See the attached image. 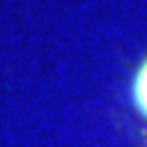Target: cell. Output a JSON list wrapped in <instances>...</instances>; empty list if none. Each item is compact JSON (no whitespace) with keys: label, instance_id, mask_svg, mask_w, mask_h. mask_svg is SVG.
<instances>
[{"label":"cell","instance_id":"6da1fadb","mask_svg":"<svg viewBox=\"0 0 147 147\" xmlns=\"http://www.w3.org/2000/svg\"><path fill=\"white\" fill-rule=\"evenodd\" d=\"M133 94H136V103H138V108L147 115V62L142 64V69H140L138 76H136Z\"/></svg>","mask_w":147,"mask_h":147}]
</instances>
